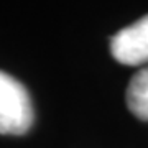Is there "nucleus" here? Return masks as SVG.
Masks as SVG:
<instances>
[{
    "instance_id": "3",
    "label": "nucleus",
    "mask_w": 148,
    "mask_h": 148,
    "mask_svg": "<svg viewBox=\"0 0 148 148\" xmlns=\"http://www.w3.org/2000/svg\"><path fill=\"white\" fill-rule=\"evenodd\" d=\"M127 106L140 120H148V68L138 71L127 87Z\"/></svg>"
},
{
    "instance_id": "1",
    "label": "nucleus",
    "mask_w": 148,
    "mask_h": 148,
    "mask_svg": "<svg viewBox=\"0 0 148 148\" xmlns=\"http://www.w3.org/2000/svg\"><path fill=\"white\" fill-rule=\"evenodd\" d=\"M33 120L35 112L27 87L0 71V135H25Z\"/></svg>"
},
{
    "instance_id": "2",
    "label": "nucleus",
    "mask_w": 148,
    "mask_h": 148,
    "mask_svg": "<svg viewBox=\"0 0 148 148\" xmlns=\"http://www.w3.org/2000/svg\"><path fill=\"white\" fill-rule=\"evenodd\" d=\"M110 53L119 63L127 66L148 63V15L112 36Z\"/></svg>"
}]
</instances>
